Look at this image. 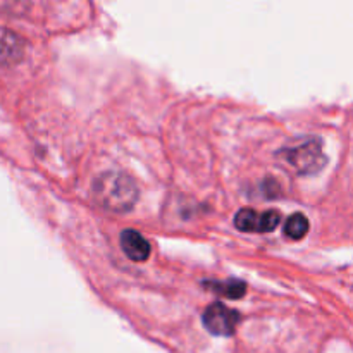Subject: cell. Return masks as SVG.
Here are the masks:
<instances>
[{"mask_svg": "<svg viewBox=\"0 0 353 353\" xmlns=\"http://www.w3.org/2000/svg\"><path fill=\"white\" fill-rule=\"evenodd\" d=\"M21 54H23V45L19 38L9 34L0 40V64H12L19 61Z\"/></svg>", "mask_w": 353, "mask_h": 353, "instance_id": "8992f818", "label": "cell"}, {"mask_svg": "<svg viewBox=\"0 0 353 353\" xmlns=\"http://www.w3.org/2000/svg\"><path fill=\"white\" fill-rule=\"evenodd\" d=\"M121 247L133 262H145L150 257V243L134 230H124L121 234Z\"/></svg>", "mask_w": 353, "mask_h": 353, "instance_id": "277c9868", "label": "cell"}, {"mask_svg": "<svg viewBox=\"0 0 353 353\" xmlns=\"http://www.w3.org/2000/svg\"><path fill=\"white\" fill-rule=\"evenodd\" d=\"M205 286H209V290L231 300L241 299L245 295V292H247V285L243 281H238V279H230V281L223 283H205Z\"/></svg>", "mask_w": 353, "mask_h": 353, "instance_id": "5b68a950", "label": "cell"}, {"mask_svg": "<svg viewBox=\"0 0 353 353\" xmlns=\"http://www.w3.org/2000/svg\"><path fill=\"white\" fill-rule=\"evenodd\" d=\"M234 226L243 233L259 231V214L252 209H241L234 217Z\"/></svg>", "mask_w": 353, "mask_h": 353, "instance_id": "ba28073f", "label": "cell"}, {"mask_svg": "<svg viewBox=\"0 0 353 353\" xmlns=\"http://www.w3.org/2000/svg\"><path fill=\"white\" fill-rule=\"evenodd\" d=\"M92 196L102 209L114 214H124L137 205L140 190L126 172L110 171L95 179Z\"/></svg>", "mask_w": 353, "mask_h": 353, "instance_id": "6da1fadb", "label": "cell"}, {"mask_svg": "<svg viewBox=\"0 0 353 353\" xmlns=\"http://www.w3.org/2000/svg\"><path fill=\"white\" fill-rule=\"evenodd\" d=\"M281 223V214L278 210H268L262 216H259V231L261 233H271Z\"/></svg>", "mask_w": 353, "mask_h": 353, "instance_id": "9c48e42d", "label": "cell"}, {"mask_svg": "<svg viewBox=\"0 0 353 353\" xmlns=\"http://www.w3.org/2000/svg\"><path fill=\"white\" fill-rule=\"evenodd\" d=\"M279 155L299 174H316L326 164V157L323 154V145L316 138L300 141L295 147L283 148Z\"/></svg>", "mask_w": 353, "mask_h": 353, "instance_id": "7a4b0ae2", "label": "cell"}, {"mask_svg": "<svg viewBox=\"0 0 353 353\" xmlns=\"http://www.w3.org/2000/svg\"><path fill=\"white\" fill-rule=\"evenodd\" d=\"M285 236L290 240H302L309 233V219L303 214H293L285 223Z\"/></svg>", "mask_w": 353, "mask_h": 353, "instance_id": "52a82bcc", "label": "cell"}, {"mask_svg": "<svg viewBox=\"0 0 353 353\" xmlns=\"http://www.w3.org/2000/svg\"><path fill=\"white\" fill-rule=\"evenodd\" d=\"M202 323L210 334L216 336H231L240 323V314L230 309L224 303H212L205 309L202 316Z\"/></svg>", "mask_w": 353, "mask_h": 353, "instance_id": "3957f363", "label": "cell"}]
</instances>
